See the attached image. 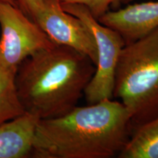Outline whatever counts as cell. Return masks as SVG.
<instances>
[{"label": "cell", "instance_id": "7c38bea8", "mask_svg": "<svg viewBox=\"0 0 158 158\" xmlns=\"http://www.w3.org/2000/svg\"><path fill=\"white\" fill-rule=\"evenodd\" d=\"M18 7L26 15L32 20L33 17L38 10L43 0H16Z\"/></svg>", "mask_w": 158, "mask_h": 158}, {"label": "cell", "instance_id": "6da1fadb", "mask_svg": "<svg viewBox=\"0 0 158 158\" xmlns=\"http://www.w3.org/2000/svg\"><path fill=\"white\" fill-rule=\"evenodd\" d=\"M133 128L121 102L104 99L68 114L40 119L31 155L37 158H112L127 145Z\"/></svg>", "mask_w": 158, "mask_h": 158}, {"label": "cell", "instance_id": "8992f818", "mask_svg": "<svg viewBox=\"0 0 158 158\" xmlns=\"http://www.w3.org/2000/svg\"><path fill=\"white\" fill-rule=\"evenodd\" d=\"M32 21L55 44L74 48L96 65L98 53L93 35L81 20L63 9L61 0H43Z\"/></svg>", "mask_w": 158, "mask_h": 158}, {"label": "cell", "instance_id": "9c48e42d", "mask_svg": "<svg viewBox=\"0 0 158 158\" xmlns=\"http://www.w3.org/2000/svg\"><path fill=\"white\" fill-rule=\"evenodd\" d=\"M118 158H158V115L135 127Z\"/></svg>", "mask_w": 158, "mask_h": 158}, {"label": "cell", "instance_id": "5b68a950", "mask_svg": "<svg viewBox=\"0 0 158 158\" xmlns=\"http://www.w3.org/2000/svg\"><path fill=\"white\" fill-rule=\"evenodd\" d=\"M0 70H17L36 51L55 45L19 7L0 0Z\"/></svg>", "mask_w": 158, "mask_h": 158}, {"label": "cell", "instance_id": "ba28073f", "mask_svg": "<svg viewBox=\"0 0 158 158\" xmlns=\"http://www.w3.org/2000/svg\"><path fill=\"white\" fill-rule=\"evenodd\" d=\"M38 116L29 113L0 124V158L31 155Z\"/></svg>", "mask_w": 158, "mask_h": 158}, {"label": "cell", "instance_id": "277c9868", "mask_svg": "<svg viewBox=\"0 0 158 158\" xmlns=\"http://www.w3.org/2000/svg\"><path fill=\"white\" fill-rule=\"evenodd\" d=\"M62 6L65 11L78 17L86 25L96 43V70L85 89L86 102L94 104L104 99H112L116 64L125 45L123 38L116 31L100 23L84 5L62 3Z\"/></svg>", "mask_w": 158, "mask_h": 158}, {"label": "cell", "instance_id": "4fadbf2b", "mask_svg": "<svg viewBox=\"0 0 158 158\" xmlns=\"http://www.w3.org/2000/svg\"><path fill=\"white\" fill-rule=\"evenodd\" d=\"M2 1L6 2H8L13 6H15V7H18V4L16 0H2Z\"/></svg>", "mask_w": 158, "mask_h": 158}, {"label": "cell", "instance_id": "52a82bcc", "mask_svg": "<svg viewBox=\"0 0 158 158\" xmlns=\"http://www.w3.org/2000/svg\"><path fill=\"white\" fill-rule=\"evenodd\" d=\"M100 23L117 31L124 43H133L158 27V1L130 5L123 9L108 11Z\"/></svg>", "mask_w": 158, "mask_h": 158}, {"label": "cell", "instance_id": "8fae6325", "mask_svg": "<svg viewBox=\"0 0 158 158\" xmlns=\"http://www.w3.org/2000/svg\"><path fill=\"white\" fill-rule=\"evenodd\" d=\"M62 3H75L84 5L96 19L109 11L110 7H117L121 0H61Z\"/></svg>", "mask_w": 158, "mask_h": 158}, {"label": "cell", "instance_id": "30bf717a", "mask_svg": "<svg viewBox=\"0 0 158 158\" xmlns=\"http://www.w3.org/2000/svg\"><path fill=\"white\" fill-rule=\"evenodd\" d=\"M16 70H0V124L26 113L15 86Z\"/></svg>", "mask_w": 158, "mask_h": 158}, {"label": "cell", "instance_id": "7a4b0ae2", "mask_svg": "<svg viewBox=\"0 0 158 158\" xmlns=\"http://www.w3.org/2000/svg\"><path fill=\"white\" fill-rule=\"evenodd\" d=\"M95 70L89 57L66 45L36 51L19 65L15 73L25 112L40 119L68 114L78 106Z\"/></svg>", "mask_w": 158, "mask_h": 158}, {"label": "cell", "instance_id": "5bb4252c", "mask_svg": "<svg viewBox=\"0 0 158 158\" xmlns=\"http://www.w3.org/2000/svg\"><path fill=\"white\" fill-rule=\"evenodd\" d=\"M133 1H134V0H121V3L128 4V3H130Z\"/></svg>", "mask_w": 158, "mask_h": 158}, {"label": "cell", "instance_id": "3957f363", "mask_svg": "<svg viewBox=\"0 0 158 158\" xmlns=\"http://www.w3.org/2000/svg\"><path fill=\"white\" fill-rule=\"evenodd\" d=\"M113 98L129 110L133 130L158 115V27L122 48Z\"/></svg>", "mask_w": 158, "mask_h": 158}]
</instances>
